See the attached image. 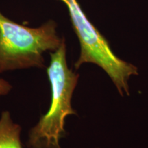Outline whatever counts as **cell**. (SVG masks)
Returning a JSON list of instances; mask_svg holds the SVG:
<instances>
[{
	"label": "cell",
	"mask_w": 148,
	"mask_h": 148,
	"mask_svg": "<svg viewBox=\"0 0 148 148\" xmlns=\"http://www.w3.org/2000/svg\"><path fill=\"white\" fill-rule=\"evenodd\" d=\"M69 10L73 27L80 44V53L75 68L85 63L97 64L106 71L121 95H129L128 79L138 75V69L132 64L118 58L111 50L106 38L88 19L77 0H60Z\"/></svg>",
	"instance_id": "cell-3"
},
{
	"label": "cell",
	"mask_w": 148,
	"mask_h": 148,
	"mask_svg": "<svg viewBox=\"0 0 148 148\" xmlns=\"http://www.w3.org/2000/svg\"><path fill=\"white\" fill-rule=\"evenodd\" d=\"M50 63L47 68L51 85L50 106L29 130L26 143L28 148H61L60 140L66 134V118L77 114L72 107L71 100L79 74L68 66L64 39L57 50L50 52Z\"/></svg>",
	"instance_id": "cell-1"
},
{
	"label": "cell",
	"mask_w": 148,
	"mask_h": 148,
	"mask_svg": "<svg viewBox=\"0 0 148 148\" xmlns=\"http://www.w3.org/2000/svg\"><path fill=\"white\" fill-rule=\"evenodd\" d=\"M12 89V86L6 79L0 77V96L7 95Z\"/></svg>",
	"instance_id": "cell-5"
},
{
	"label": "cell",
	"mask_w": 148,
	"mask_h": 148,
	"mask_svg": "<svg viewBox=\"0 0 148 148\" xmlns=\"http://www.w3.org/2000/svg\"><path fill=\"white\" fill-rule=\"evenodd\" d=\"M49 20L36 27L18 24L0 12V73L14 70L45 67L44 53L53 52L64 38Z\"/></svg>",
	"instance_id": "cell-2"
},
{
	"label": "cell",
	"mask_w": 148,
	"mask_h": 148,
	"mask_svg": "<svg viewBox=\"0 0 148 148\" xmlns=\"http://www.w3.org/2000/svg\"><path fill=\"white\" fill-rule=\"evenodd\" d=\"M21 130V125L13 121L10 112L3 111L0 116V148H23Z\"/></svg>",
	"instance_id": "cell-4"
}]
</instances>
